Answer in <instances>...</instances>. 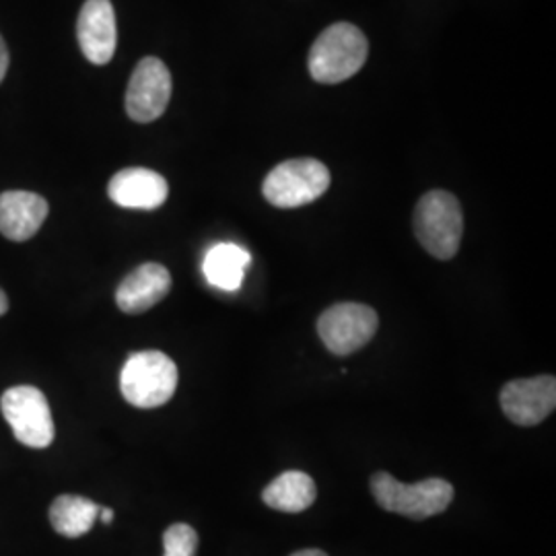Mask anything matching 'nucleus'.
Returning <instances> with one entry per match:
<instances>
[{
    "mask_svg": "<svg viewBox=\"0 0 556 556\" xmlns=\"http://www.w3.org/2000/svg\"><path fill=\"white\" fill-rule=\"evenodd\" d=\"M369 54V43L357 25L334 23L321 31L309 50V73L318 83L337 85L357 75Z\"/></svg>",
    "mask_w": 556,
    "mask_h": 556,
    "instance_id": "nucleus-1",
    "label": "nucleus"
},
{
    "mask_svg": "<svg viewBox=\"0 0 556 556\" xmlns=\"http://www.w3.org/2000/svg\"><path fill=\"white\" fill-rule=\"evenodd\" d=\"M178 388V367L161 351L132 353L122 367L119 390L137 408H157L167 404Z\"/></svg>",
    "mask_w": 556,
    "mask_h": 556,
    "instance_id": "nucleus-2",
    "label": "nucleus"
},
{
    "mask_svg": "<svg viewBox=\"0 0 556 556\" xmlns=\"http://www.w3.org/2000/svg\"><path fill=\"white\" fill-rule=\"evenodd\" d=\"M371 493L379 507L410 519H427L445 511L454 501V486L443 478L404 484L388 472L371 477Z\"/></svg>",
    "mask_w": 556,
    "mask_h": 556,
    "instance_id": "nucleus-3",
    "label": "nucleus"
},
{
    "mask_svg": "<svg viewBox=\"0 0 556 556\" xmlns=\"http://www.w3.org/2000/svg\"><path fill=\"white\" fill-rule=\"evenodd\" d=\"M415 233L433 258H454L464 233V215L456 197L445 190H433L418 200Z\"/></svg>",
    "mask_w": 556,
    "mask_h": 556,
    "instance_id": "nucleus-4",
    "label": "nucleus"
},
{
    "mask_svg": "<svg viewBox=\"0 0 556 556\" xmlns=\"http://www.w3.org/2000/svg\"><path fill=\"white\" fill-rule=\"evenodd\" d=\"M330 188V172L318 160H291L278 163L266 176L264 199L278 208H298L309 204Z\"/></svg>",
    "mask_w": 556,
    "mask_h": 556,
    "instance_id": "nucleus-5",
    "label": "nucleus"
},
{
    "mask_svg": "<svg viewBox=\"0 0 556 556\" xmlns=\"http://www.w3.org/2000/svg\"><path fill=\"white\" fill-rule=\"evenodd\" d=\"M0 408L17 441L43 450L54 441V420L43 392L34 386H15L0 397Z\"/></svg>",
    "mask_w": 556,
    "mask_h": 556,
    "instance_id": "nucleus-6",
    "label": "nucleus"
},
{
    "mask_svg": "<svg viewBox=\"0 0 556 556\" xmlns=\"http://www.w3.org/2000/svg\"><path fill=\"white\" fill-rule=\"evenodd\" d=\"M378 312L363 303H337L318 319V334L330 353L346 357L357 353L378 332Z\"/></svg>",
    "mask_w": 556,
    "mask_h": 556,
    "instance_id": "nucleus-7",
    "label": "nucleus"
},
{
    "mask_svg": "<svg viewBox=\"0 0 556 556\" xmlns=\"http://www.w3.org/2000/svg\"><path fill=\"white\" fill-rule=\"evenodd\" d=\"M172 100V73L155 56L140 60L128 83L126 112L135 122L161 118Z\"/></svg>",
    "mask_w": 556,
    "mask_h": 556,
    "instance_id": "nucleus-8",
    "label": "nucleus"
},
{
    "mask_svg": "<svg viewBox=\"0 0 556 556\" xmlns=\"http://www.w3.org/2000/svg\"><path fill=\"white\" fill-rule=\"evenodd\" d=\"M505 417L519 427H536L553 415L556 406V379L553 376L514 379L501 390Z\"/></svg>",
    "mask_w": 556,
    "mask_h": 556,
    "instance_id": "nucleus-9",
    "label": "nucleus"
},
{
    "mask_svg": "<svg viewBox=\"0 0 556 556\" xmlns=\"http://www.w3.org/2000/svg\"><path fill=\"white\" fill-rule=\"evenodd\" d=\"M77 38L85 59L91 64H108L114 59L118 31L116 13L110 0H87L77 21Z\"/></svg>",
    "mask_w": 556,
    "mask_h": 556,
    "instance_id": "nucleus-10",
    "label": "nucleus"
},
{
    "mask_svg": "<svg viewBox=\"0 0 556 556\" xmlns=\"http://www.w3.org/2000/svg\"><path fill=\"white\" fill-rule=\"evenodd\" d=\"M172 291V275L157 262H147L119 282L116 303L124 314L139 316L155 307Z\"/></svg>",
    "mask_w": 556,
    "mask_h": 556,
    "instance_id": "nucleus-11",
    "label": "nucleus"
},
{
    "mask_svg": "<svg viewBox=\"0 0 556 556\" xmlns=\"http://www.w3.org/2000/svg\"><path fill=\"white\" fill-rule=\"evenodd\" d=\"M108 194L118 206L155 211L167 200V179L147 167H128L110 179Z\"/></svg>",
    "mask_w": 556,
    "mask_h": 556,
    "instance_id": "nucleus-12",
    "label": "nucleus"
},
{
    "mask_svg": "<svg viewBox=\"0 0 556 556\" xmlns=\"http://www.w3.org/2000/svg\"><path fill=\"white\" fill-rule=\"evenodd\" d=\"M48 202L40 194L13 190L0 194V233L11 241H27L48 217Z\"/></svg>",
    "mask_w": 556,
    "mask_h": 556,
    "instance_id": "nucleus-13",
    "label": "nucleus"
},
{
    "mask_svg": "<svg viewBox=\"0 0 556 556\" xmlns=\"http://www.w3.org/2000/svg\"><path fill=\"white\" fill-rule=\"evenodd\" d=\"M250 264H252V256L241 245L217 243L206 252L202 262V273L208 280V285L217 287L220 291L233 293L239 291Z\"/></svg>",
    "mask_w": 556,
    "mask_h": 556,
    "instance_id": "nucleus-14",
    "label": "nucleus"
},
{
    "mask_svg": "<svg viewBox=\"0 0 556 556\" xmlns=\"http://www.w3.org/2000/svg\"><path fill=\"white\" fill-rule=\"evenodd\" d=\"M316 497V482L299 470L282 472L262 493V501L282 514H301L314 505Z\"/></svg>",
    "mask_w": 556,
    "mask_h": 556,
    "instance_id": "nucleus-15",
    "label": "nucleus"
},
{
    "mask_svg": "<svg viewBox=\"0 0 556 556\" xmlns=\"http://www.w3.org/2000/svg\"><path fill=\"white\" fill-rule=\"evenodd\" d=\"M100 509L91 498L60 495L50 507V521L60 536H85L100 517Z\"/></svg>",
    "mask_w": 556,
    "mask_h": 556,
    "instance_id": "nucleus-16",
    "label": "nucleus"
},
{
    "mask_svg": "<svg viewBox=\"0 0 556 556\" xmlns=\"http://www.w3.org/2000/svg\"><path fill=\"white\" fill-rule=\"evenodd\" d=\"M163 556H197L199 534L188 523H174L163 534Z\"/></svg>",
    "mask_w": 556,
    "mask_h": 556,
    "instance_id": "nucleus-17",
    "label": "nucleus"
},
{
    "mask_svg": "<svg viewBox=\"0 0 556 556\" xmlns=\"http://www.w3.org/2000/svg\"><path fill=\"white\" fill-rule=\"evenodd\" d=\"M7 71H9V50H7V43L0 36V83L4 79Z\"/></svg>",
    "mask_w": 556,
    "mask_h": 556,
    "instance_id": "nucleus-18",
    "label": "nucleus"
},
{
    "mask_svg": "<svg viewBox=\"0 0 556 556\" xmlns=\"http://www.w3.org/2000/svg\"><path fill=\"white\" fill-rule=\"evenodd\" d=\"M100 519L105 523V526H110V523L114 521V509H110V507H101Z\"/></svg>",
    "mask_w": 556,
    "mask_h": 556,
    "instance_id": "nucleus-19",
    "label": "nucleus"
},
{
    "mask_svg": "<svg viewBox=\"0 0 556 556\" xmlns=\"http://www.w3.org/2000/svg\"><path fill=\"white\" fill-rule=\"evenodd\" d=\"M291 556H328L326 553H321L318 548H307V551H299L295 555Z\"/></svg>",
    "mask_w": 556,
    "mask_h": 556,
    "instance_id": "nucleus-20",
    "label": "nucleus"
},
{
    "mask_svg": "<svg viewBox=\"0 0 556 556\" xmlns=\"http://www.w3.org/2000/svg\"><path fill=\"white\" fill-rule=\"evenodd\" d=\"M7 309H9V299L4 295V291L0 289V316H4Z\"/></svg>",
    "mask_w": 556,
    "mask_h": 556,
    "instance_id": "nucleus-21",
    "label": "nucleus"
}]
</instances>
